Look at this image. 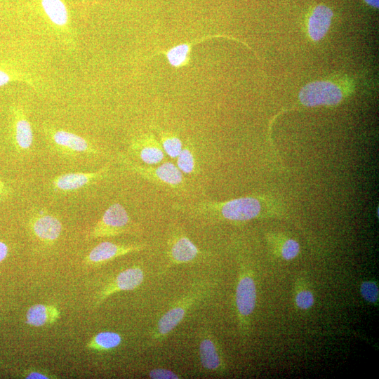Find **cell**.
Returning a JSON list of instances; mask_svg holds the SVG:
<instances>
[{"label":"cell","mask_w":379,"mask_h":379,"mask_svg":"<svg viewBox=\"0 0 379 379\" xmlns=\"http://www.w3.org/2000/svg\"><path fill=\"white\" fill-rule=\"evenodd\" d=\"M176 166L185 174L192 173L196 168V159L192 148L189 145L182 147L177 157Z\"/></svg>","instance_id":"obj_22"},{"label":"cell","mask_w":379,"mask_h":379,"mask_svg":"<svg viewBox=\"0 0 379 379\" xmlns=\"http://www.w3.org/2000/svg\"><path fill=\"white\" fill-rule=\"evenodd\" d=\"M11 80V76L4 70L0 69V87L8 84Z\"/></svg>","instance_id":"obj_29"},{"label":"cell","mask_w":379,"mask_h":379,"mask_svg":"<svg viewBox=\"0 0 379 379\" xmlns=\"http://www.w3.org/2000/svg\"><path fill=\"white\" fill-rule=\"evenodd\" d=\"M134 225L126 208L119 203L111 204L88 233L91 239L115 237L134 232Z\"/></svg>","instance_id":"obj_4"},{"label":"cell","mask_w":379,"mask_h":379,"mask_svg":"<svg viewBox=\"0 0 379 379\" xmlns=\"http://www.w3.org/2000/svg\"><path fill=\"white\" fill-rule=\"evenodd\" d=\"M108 166L93 172H70L60 174L51 181V186L55 191L71 192L96 182L107 175Z\"/></svg>","instance_id":"obj_7"},{"label":"cell","mask_w":379,"mask_h":379,"mask_svg":"<svg viewBox=\"0 0 379 379\" xmlns=\"http://www.w3.org/2000/svg\"><path fill=\"white\" fill-rule=\"evenodd\" d=\"M333 17V11L324 5L316 6L308 20V34L314 41H320L327 33Z\"/></svg>","instance_id":"obj_15"},{"label":"cell","mask_w":379,"mask_h":379,"mask_svg":"<svg viewBox=\"0 0 379 379\" xmlns=\"http://www.w3.org/2000/svg\"><path fill=\"white\" fill-rule=\"evenodd\" d=\"M145 248V244H123L103 241L91 250L85 258V263L92 265L105 263L133 252L141 251Z\"/></svg>","instance_id":"obj_8"},{"label":"cell","mask_w":379,"mask_h":379,"mask_svg":"<svg viewBox=\"0 0 379 379\" xmlns=\"http://www.w3.org/2000/svg\"><path fill=\"white\" fill-rule=\"evenodd\" d=\"M199 355L203 368L208 371L218 372L223 369V361L220 347L211 334L205 332L199 343Z\"/></svg>","instance_id":"obj_13"},{"label":"cell","mask_w":379,"mask_h":379,"mask_svg":"<svg viewBox=\"0 0 379 379\" xmlns=\"http://www.w3.org/2000/svg\"><path fill=\"white\" fill-rule=\"evenodd\" d=\"M60 317V311L55 305L35 304L26 313V323L32 326L41 327L55 323Z\"/></svg>","instance_id":"obj_16"},{"label":"cell","mask_w":379,"mask_h":379,"mask_svg":"<svg viewBox=\"0 0 379 379\" xmlns=\"http://www.w3.org/2000/svg\"><path fill=\"white\" fill-rule=\"evenodd\" d=\"M360 292L365 300L375 303L378 300V287L377 284L371 281H364L360 286Z\"/></svg>","instance_id":"obj_23"},{"label":"cell","mask_w":379,"mask_h":379,"mask_svg":"<svg viewBox=\"0 0 379 379\" xmlns=\"http://www.w3.org/2000/svg\"><path fill=\"white\" fill-rule=\"evenodd\" d=\"M14 140L16 147L21 151L29 150L33 143L32 126L21 112L18 114L15 120Z\"/></svg>","instance_id":"obj_17"},{"label":"cell","mask_w":379,"mask_h":379,"mask_svg":"<svg viewBox=\"0 0 379 379\" xmlns=\"http://www.w3.org/2000/svg\"><path fill=\"white\" fill-rule=\"evenodd\" d=\"M44 12L56 26L63 27L69 20L67 6L62 0H41Z\"/></svg>","instance_id":"obj_18"},{"label":"cell","mask_w":379,"mask_h":379,"mask_svg":"<svg viewBox=\"0 0 379 379\" xmlns=\"http://www.w3.org/2000/svg\"><path fill=\"white\" fill-rule=\"evenodd\" d=\"M51 138L54 145L65 153H96L97 150L81 136L64 130L52 132Z\"/></svg>","instance_id":"obj_14"},{"label":"cell","mask_w":379,"mask_h":379,"mask_svg":"<svg viewBox=\"0 0 379 379\" xmlns=\"http://www.w3.org/2000/svg\"><path fill=\"white\" fill-rule=\"evenodd\" d=\"M119 161L128 171L157 185L175 190L185 187L183 173L172 162L166 161L157 166L142 165L133 162L123 154L119 156Z\"/></svg>","instance_id":"obj_2"},{"label":"cell","mask_w":379,"mask_h":379,"mask_svg":"<svg viewBox=\"0 0 379 379\" xmlns=\"http://www.w3.org/2000/svg\"><path fill=\"white\" fill-rule=\"evenodd\" d=\"M159 138L164 153L172 159L177 158L183 147L180 138L169 131L160 132Z\"/></svg>","instance_id":"obj_21"},{"label":"cell","mask_w":379,"mask_h":379,"mask_svg":"<svg viewBox=\"0 0 379 379\" xmlns=\"http://www.w3.org/2000/svg\"><path fill=\"white\" fill-rule=\"evenodd\" d=\"M194 41L178 44L161 53L166 55L168 63L173 67L180 68L190 63V53Z\"/></svg>","instance_id":"obj_20"},{"label":"cell","mask_w":379,"mask_h":379,"mask_svg":"<svg viewBox=\"0 0 379 379\" xmlns=\"http://www.w3.org/2000/svg\"><path fill=\"white\" fill-rule=\"evenodd\" d=\"M144 280V272L139 266H133L121 272L98 294L95 305H100L109 295L119 291L137 288Z\"/></svg>","instance_id":"obj_9"},{"label":"cell","mask_w":379,"mask_h":379,"mask_svg":"<svg viewBox=\"0 0 379 379\" xmlns=\"http://www.w3.org/2000/svg\"><path fill=\"white\" fill-rule=\"evenodd\" d=\"M24 377L28 379H49L55 378L53 375L45 372L44 371L30 369L26 371Z\"/></svg>","instance_id":"obj_27"},{"label":"cell","mask_w":379,"mask_h":379,"mask_svg":"<svg viewBox=\"0 0 379 379\" xmlns=\"http://www.w3.org/2000/svg\"><path fill=\"white\" fill-rule=\"evenodd\" d=\"M8 254V247L6 243L0 241V262H2Z\"/></svg>","instance_id":"obj_28"},{"label":"cell","mask_w":379,"mask_h":379,"mask_svg":"<svg viewBox=\"0 0 379 379\" xmlns=\"http://www.w3.org/2000/svg\"><path fill=\"white\" fill-rule=\"evenodd\" d=\"M122 341L121 335L113 331H102L94 335L86 344L88 350L109 351L117 348Z\"/></svg>","instance_id":"obj_19"},{"label":"cell","mask_w":379,"mask_h":379,"mask_svg":"<svg viewBox=\"0 0 379 379\" xmlns=\"http://www.w3.org/2000/svg\"><path fill=\"white\" fill-rule=\"evenodd\" d=\"M314 301L313 294L307 290L300 291L295 296L296 305L302 310L310 308L313 305Z\"/></svg>","instance_id":"obj_25"},{"label":"cell","mask_w":379,"mask_h":379,"mask_svg":"<svg viewBox=\"0 0 379 379\" xmlns=\"http://www.w3.org/2000/svg\"><path fill=\"white\" fill-rule=\"evenodd\" d=\"M8 193V190L5 184L0 180V201L2 200Z\"/></svg>","instance_id":"obj_30"},{"label":"cell","mask_w":379,"mask_h":379,"mask_svg":"<svg viewBox=\"0 0 379 379\" xmlns=\"http://www.w3.org/2000/svg\"><path fill=\"white\" fill-rule=\"evenodd\" d=\"M366 4L373 8H378L379 0H364Z\"/></svg>","instance_id":"obj_31"},{"label":"cell","mask_w":379,"mask_h":379,"mask_svg":"<svg viewBox=\"0 0 379 379\" xmlns=\"http://www.w3.org/2000/svg\"><path fill=\"white\" fill-rule=\"evenodd\" d=\"M201 254L192 241L179 230L173 232L168 239V255L171 265L190 262Z\"/></svg>","instance_id":"obj_11"},{"label":"cell","mask_w":379,"mask_h":379,"mask_svg":"<svg viewBox=\"0 0 379 379\" xmlns=\"http://www.w3.org/2000/svg\"><path fill=\"white\" fill-rule=\"evenodd\" d=\"M130 150L146 165L159 164L165 157L160 142L152 133L142 134L133 138L130 145Z\"/></svg>","instance_id":"obj_12"},{"label":"cell","mask_w":379,"mask_h":379,"mask_svg":"<svg viewBox=\"0 0 379 379\" xmlns=\"http://www.w3.org/2000/svg\"><path fill=\"white\" fill-rule=\"evenodd\" d=\"M300 252L298 242L293 239H287L282 245L281 249V256L284 259L289 260L295 258Z\"/></svg>","instance_id":"obj_24"},{"label":"cell","mask_w":379,"mask_h":379,"mask_svg":"<svg viewBox=\"0 0 379 379\" xmlns=\"http://www.w3.org/2000/svg\"><path fill=\"white\" fill-rule=\"evenodd\" d=\"M235 302L241 326L246 325L254 311L256 303V287L251 271L241 268L236 288Z\"/></svg>","instance_id":"obj_6"},{"label":"cell","mask_w":379,"mask_h":379,"mask_svg":"<svg viewBox=\"0 0 379 379\" xmlns=\"http://www.w3.org/2000/svg\"><path fill=\"white\" fill-rule=\"evenodd\" d=\"M29 227L34 236L46 244H53L62 232L60 220L54 215L43 210L32 216Z\"/></svg>","instance_id":"obj_10"},{"label":"cell","mask_w":379,"mask_h":379,"mask_svg":"<svg viewBox=\"0 0 379 379\" xmlns=\"http://www.w3.org/2000/svg\"><path fill=\"white\" fill-rule=\"evenodd\" d=\"M149 377L152 379H179L180 375L174 371L162 368H154L149 371Z\"/></svg>","instance_id":"obj_26"},{"label":"cell","mask_w":379,"mask_h":379,"mask_svg":"<svg viewBox=\"0 0 379 379\" xmlns=\"http://www.w3.org/2000/svg\"><path fill=\"white\" fill-rule=\"evenodd\" d=\"M299 99L307 107L335 105L343 99L341 89L336 84L326 81L309 83L302 88Z\"/></svg>","instance_id":"obj_5"},{"label":"cell","mask_w":379,"mask_h":379,"mask_svg":"<svg viewBox=\"0 0 379 379\" xmlns=\"http://www.w3.org/2000/svg\"><path fill=\"white\" fill-rule=\"evenodd\" d=\"M206 291L201 286L195 287L179 299L159 319L153 331L154 340H162L168 336L182 321L190 309L201 300Z\"/></svg>","instance_id":"obj_3"},{"label":"cell","mask_w":379,"mask_h":379,"mask_svg":"<svg viewBox=\"0 0 379 379\" xmlns=\"http://www.w3.org/2000/svg\"><path fill=\"white\" fill-rule=\"evenodd\" d=\"M172 208L190 218L206 222H244L258 217L262 204L255 197H244L222 202L204 200L191 204L175 203Z\"/></svg>","instance_id":"obj_1"}]
</instances>
